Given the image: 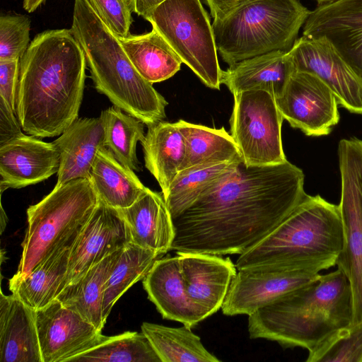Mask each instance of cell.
I'll return each instance as SVG.
<instances>
[{
    "label": "cell",
    "instance_id": "603a6c76",
    "mask_svg": "<svg viewBox=\"0 0 362 362\" xmlns=\"http://www.w3.org/2000/svg\"><path fill=\"white\" fill-rule=\"evenodd\" d=\"M294 71L288 52L277 50L229 66L223 71L222 83L233 95L244 90H262L277 98Z\"/></svg>",
    "mask_w": 362,
    "mask_h": 362
},
{
    "label": "cell",
    "instance_id": "6da1fadb",
    "mask_svg": "<svg viewBox=\"0 0 362 362\" xmlns=\"http://www.w3.org/2000/svg\"><path fill=\"white\" fill-rule=\"evenodd\" d=\"M304 178L302 170L288 160L261 166L235 163L173 218L171 250L219 256L243 253L306 197Z\"/></svg>",
    "mask_w": 362,
    "mask_h": 362
},
{
    "label": "cell",
    "instance_id": "60d3db41",
    "mask_svg": "<svg viewBox=\"0 0 362 362\" xmlns=\"http://www.w3.org/2000/svg\"><path fill=\"white\" fill-rule=\"evenodd\" d=\"M165 0H130L133 12L144 19L160 4Z\"/></svg>",
    "mask_w": 362,
    "mask_h": 362
},
{
    "label": "cell",
    "instance_id": "8992f818",
    "mask_svg": "<svg viewBox=\"0 0 362 362\" xmlns=\"http://www.w3.org/2000/svg\"><path fill=\"white\" fill-rule=\"evenodd\" d=\"M310 11L300 0H249L213 21L218 53L230 66L273 51L289 52Z\"/></svg>",
    "mask_w": 362,
    "mask_h": 362
},
{
    "label": "cell",
    "instance_id": "cb8c5ba5",
    "mask_svg": "<svg viewBox=\"0 0 362 362\" xmlns=\"http://www.w3.org/2000/svg\"><path fill=\"white\" fill-rule=\"evenodd\" d=\"M141 144L145 167L157 180L164 196L181 170L186 153L185 139L176 122L160 121L148 126Z\"/></svg>",
    "mask_w": 362,
    "mask_h": 362
},
{
    "label": "cell",
    "instance_id": "9c48e42d",
    "mask_svg": "<svg viewBox=\"0 0 362 362\" xmlns=\"http://www.w3.org/2000/svg\"><path fill=\"white\" fill-rule=\"evenodd\" d=\"M338 157L343 247L336 265L351 286L354 324L362 320V140H340Z\"/></svg>",
    "mask_w": 362,
    "mask_h": 362
},
{
    "label": "cell",
    "instance_id": "ab89813d",
    "mask_svg": "<svg viewBox=\"0 0 362 362\" xmlns=\"http://www.w3.org/2000/svg\"><path fill=\"white\" fill-rule=\"evenodd\" d=\"M214 20L221 18L249 0H204Z\"/></svg>",
    "mask_w": 362,
    "mask_h": 362
},
{
    "label": "cell",
    "instance_id": "8fae6325",
    "mask_svg": "<svg viewBox=\"0 0 362 362\" xmlns=\"http://www.w3.org/2000/svg\"><path fill=\"white\" fill-rule=\"evenodd\" d=\"M276 101L284 119L307 136L328 135L340 119L334 93L311 73L294 71Z\"/></svg>",
    "mask_w": 362,
    "mask_h": 362
},
{
    "label": "cell",
    "instance_id": "9a60e30c",
    "mask_svg": "<svg viewBox=\"0 0 362 362\" xmlns=\"http://www.w3.org/2000/svg\"><path fill=\"white\" fill-rule=\"evenodd\" d=\"M319 273L270 269L238 270L221 307L228 316L247 315L305 285Z\"/></svg>",
    "mask_w": 362,
    "mask_h": 362
},
{
    "label": "cell",
    "instance_id": "d590c367",
    "mask_svg": "<svg viewBox=\"0 0 362 362\" xmlns=\"http://www.w3.org/2000/svg\"><path fill=\"white\" fill-rule=\"evenodd\" d=\"M30 30L26 15L0 16V61L21 59L30 45Z\"/></svg>",
    "mask_w": 362,
    "mask_h": 362
},
{
    "label": "cell",
    "instance_id": "836d02e7",
    "mask_svg": "<svg viewBox=\"0 0 362 362\" xmlns=\"http://www.w3.org/2000/svg\"><path fill=\"white\" fill-rule=\"evenodd\" d=\"M235 163L199 165L180 171L163 196L172 218L190 206L212 182Z\"/></svg>",
    "mask_w": 362,
    "mask_h": 362
},
{
    "label": "cell",
    "instance_id": "b9f144b4",
    "mask_svg": "<svg viewBox=\"0 0 362 362\" xmlns=\"http://www.w3.org/2000/svg\"><path fill=\"white\" fill-rule=\"evenodd\" d=\"M46 0H23V7L28 13H33Z\"/></svg>",
    "mask_w": 362,
    "mask_h": 362
},
{
    "label": "cell",
    "instance_id": "5bb4252c",
    "mask_svg": "<svg viewBox=\"0 0 362 362\" xmlns=\"http://www.w3.org/2000/svg\"><path fill=\"white\" fill-rule=\"evenodd\" d=\"M303 35L325 38L362 81V0H335L310 11Z\"/></svg>",
    "mask_w": 362,
    "mask_h": 362
},
{
    "label": "cell",
    "instance_id": "e575fe53",
    "mask_svg": "<svg viewBox=\"0 0 362 362\" xmlns=\"http://www.w3.org/2000/svg\"><path fill=\"white\" fill-rule=\"evenodd\" d=\"M307 362H362V320L337 331L308 352Z\"/></svg>",
    "mask_w": 362,
    "mask_h": 362
},
{
    "label": "cell",
    "instance_id": "7bdbcfd3",
    "mask_svg": "<svg viewBox=\"0 0 362 362\" xmlns=\"http://www.w3.org/2000/svg\"><path fill=\"white\" fill-rule=\"evenodd\" d=\"M6 226V214L4 212L3 208L1 207V233L4 231V228Z\"/></svg>",
    "mask_w": 362,
    "mask_h": 362
},
{
    "label": "cell",
    "instance_id": "1f68e13d",
    "mask_svg": "<svg viewBox=\"0 0 362 362\" xmlns=\"http://www.w3.org/2000/svg\"><path fill=\"white\" fill-rule=\"evenodd\" d=\"M100 117L104 126L105 146L122 165L139 171L136 146L145 138V124L115 105L102 111Z\"/></svg>",
    "mask_w": 362,
    "mask_h": 362
},
{
    "label": "cell",
    "instance_id": "d6986e66",
    "mask_svg": "<svg viewBox=\"0 0 362 362\" xmlns=\"http://www.w3.org/2000/svg\"><path fill=\"white\" fill-rule=\"evenodd\" d=\"M143 286L163 319L189 328L202 321L188 297L178 255L158 259L143 279Z\"/></svg>",
    "mask_w": 362,
    "mask_h": 362
},
{
    "label": "cell",
    "instance_id": "d4e9b609",
    "mask_svg": "<svg viewBox=\"0 0 362 362\" xmlns=\"http://www.w3.org/2000/svg\"><path fill=\"white\" fill-rule=\"evenodd\" d=\"M71 247L57 250L25 276L13 275L8 281L11 293L35 310L57 299L66 286Z\"/></svg>",
    "mask_w": 362,
    "mask_h": 362
},
{
    "label": "cell",
    "instance_id": "4fadbf2b",
    "mask_svg": "<svg viewBox=\"0 0 362 362\" xmlns=\"http://www.w3.org/2000/svg\"><path fill=\"white\" fill-rule=\"evenodd\" d=\"M42 362H69L98 344L102 331L55 299L35 310Z\"/></svg>",
    "mask_w": 362,
    "mask_h": 362
},
{
    "label": "cell",
    "instance_id": "4316f807",
    "mask_svg": "<svg viewBox=\"0 0 362 362\" xmlns=\"http://www.w3.org/2000/svg\"><path fill=\"white\" fill-rule=\"evenodd\" d=\"M123 248L108 255L78 280L68 284L57 298L100 331L106 322L103 315L105 284Z\"/></svg>",
    "mask_w": 362,
    "mask_h": 362
},
{
    "label": "cell",
    "instance_id": "44dd1931",
    "mask_svg": "<svg viewBox=\"0 0 362 362\" xmlns=\"http://www.w3.org/2000/svg\"><path fill=\"white\" fill-rule=\"evenodd\" d=\"M119 210L133 243L160 255L171 250L175 231L162 192L148 188L132 205Z\"/></svg>",
    "mask_w": 362,
    "mask_h": 362
},
{
    "label": "cell",
    "instance_id": "f546056e",
    "mask_svg": "<svg viewBox=\"0 0 362 362\" xmlns=\"http://www.w3.org/2000/svg\"><path fill=\"white\" fill-rule=\"evenodd\" d=\"M141 332L146 336L161 362H219L204 346L199 336L185 325L170 327L144 322Z\"/></svg>",
    "mask_w": 362,
    "mask_h": 362
},
{
    "label": "cell",
    "instance_id": "3957f363",
    "mask_svg": "<svg viewBox=\"0 0 362 362\" xmlns=\"http://www.w3.org/2000/svg\"><path fill=\"white\" fill-rule=\"evenodd\" d=\"M353 319L352 293L339 269L279 297L248 315L250 339H264L308 352Z\"/></svg>",
    "mask_w": 362,
    "mask_h": 362
},
{
    "label": "cell",
    "instance_id": "52a82bcc",
    "mask_svg": "<svg viewBox=\"0 0 362 362\" xmlns=\"http://www.w3.org/2000/svg\"><path fill=\"white\" fill-rule=\"evenodd\" d=\"M99 203L90 179L56 185L27 209L28 227L16 276L29 274L54 252L71 246Z\"/></svg>",
    "mask_w": 362,
    "mask_h": 362
},
{
    "label": "cell",
    "instance_id": "5b68a950",
    "mask_svg": "<svg viewBox=\"0 0 362 362\" xmlns=\"http://www.w3.org/2000/svg\"><path fill=\"white\" fill-rule=\"evenodd\" d=\"M71 30L99 93L147 127L165 118L166 100L140 75L119 38L85 0L74 1Z\"/></svg>",
    "mask_w": 362,
    "mask_h": 362
},
{
    "label": "cell",
    "instance_id": "4dcf8cb0",
    "mask_svg": "<svg viewBox=\"0 0 362 362\" xmlns=\"http://www.w3.org/2000/svg\"><path fill=\"white\" fill-rule=\"evenodd\" d=\"M161 256L132 242L123 248L105 284L103 315L105 321L115 303L131 286L145 277Z\"/></svg>",
    "mask_w": 362,
    "mask_h": 362
},
{
    "label": "cell",
    "instance_id": "e0dca14e",
    "mask_svg": "<svg viewBox=\"0 0 362 362\" xmlns=\"http://www.w3.org/2000/svg\"><path fill=\"white\" fill-rule=\"evenodd\" d=\"M188 297L202 320L221 308L237 268L229 257L177 252Z\"/></svg>",
    "mask_w": 362,
    "mask_h": 362
},
{
    "label": "cell",
    "instance_id": "d6a6232c",
    "mask_svg": "<svg viewBox=\"0 0 362 362\" xmlns=\"http://www.w3.org/2000/svg\"><path fill=\"white\" fill-rule=\"evenodd\" d=\"M161 362L150 341L141 332L103 335L100 342L69 362Z\"/></svg>",
    "mask_w": 362,
    "mask_h": 362
},
{
    "label": "cell",
    "instance_id": "7402d4cb",
    "mask_svg": "<svg viewBox=\"0 0 362 362\" xmlns=\"http://www.w3.org/2000/svg\"><path fill=\"white\" fill-rule=\"evenodd\" d=\"M0 361L42 362L35 310L1 292Z\"/></svg>",
    "mask_w": 362,
    "mask_h": 362
},
{
    "label": "cell",
    "instance_id": "f35d334b",
    "mask_svg": "<svg viewBox=\"0 0 362 362\" xmlns=\"http://www.w3.org/2000/svg\"><path fill=\"white\" fill-rule=\"evenodd\" d=\"M16 116L8 104L0 97V146L24 134Z\"/></svg>",
    "mask_w": 362,
    "mask_h": 362
},
{
    "label": "cell",
    "instance_id": "484cf974",
    "mask_svg": "<svg viewBox=\"0 0 362 362\" xmlns=\"http://www.w3.org/2000/svg\"><path fill=\"white\" fill-rule=\"evenodd\" d=\"M90 180L99 200L117 209L130 206L148 189L106 147L96 155Z\"/></svg>",
    "mask_w": 362,
    "mask_h": 362
},
{
    "label": "cell",
    "instance_id": "7c38bea8",
    "mask_svg": "<svg viewBox=\"0 0 362 362\" xmlns=\"http://www.w3.org/2000/svg\"><path fill=\"white\" fill-rule=\"evenodd\" d=\"M288 52L295 71L316 75L331 88L339 105L362 115V81L329 41L302 35Z\"/></svg>",
    "mask_w": 362,
    "mask_h": 362
},
{
    "label": "cell",
    "instance_id": "30bf717a",
    "mask_svg": "<svg viewBox=\"0 0 362 362\" xmlns=\"http://www.w3.org/2000/svg\"><path fill=\"white\" fill-rule=\"evenodd\" d=\"M230 134L248 165H269L287 160L281 140L284 119L275 97L262 90L233 95Z\"/></svg>",
    "mask_w": 362,
    "mask_h": 362
},
{
    "label": "cell",
    "instance_id": "83f0119b",
    "mask_svg": "<svg viewBox=\"0 0 362 362\" xmlns=\"http://www.w3.org/2000/svg\"><path fill=\"white\" fill-rule=\"evenodd\" d=\"M119 40L137 71L152 84L171 78L180 69L181 59L154 28Z\"/></svg>",
    "mask_w": 362,
    "mask_h": 362
},
{
    "label": "cell",
    "instance_id": "74e56055",
    "mask_svg": "<svg viewBox=\"0 0 362 362\" xmlns=\"http://www.w3.org/2000/svg\"><path fill=\"white\" fill-rule=\"evenodd\" d=\"M20 59L0 61V97L16 114Z\"/></svg>",
    "mask_w": 362,
    "mask_h": 362
},
{
    "label": "cell",
    "instance_id": "ee69618b",
    "mask_svg": "<svg viewBox=\"0 0 362 362\" xmlns=\"http://www.w3.org/2000/svg\"><path fill=\"white\" fill-rule=\"evenodd\" d=\"M315 1H317V5H321V4H327V3L334 1L335 0H315Z\"/></svg>",
    "mask_w": 362,
    "mask_h": 362
},
{
    "label": "cell",
    "instance_id": "7a4b0ae2",
    "mask_svg": "<svg viewBox=\"0 0 362 362\" xmlns=\"http://www.w3.org/2000/svg\"><path fill=\"white\" fill-rule=\"evenodd\" d=\"M86 66L71 28L35 37L20 59L16 116L25 132L59 136L78 118Z\"/></svg>",
    "mask_w": 362,
    "mask_h": 362
},
{
    "label": "cell",
    "instance_id": "2e32d148",
    "mask_svg": "<svg viewBox=\"0 0 362 362\" xmlns=\"http://www.w3.org/2000/svg\"><path fill=\"white\" fill-rule=\"evenodd\" d=\"M131 242L129 228L119 210L99 200L91 217L71 248L66 286Z\"/></svg>",
    "mask_w": 362,
    "mask_h": 362
},
{
    "label": "cell",
    "instance_id": "ac0fdd59",
    "mask_svg": "<svg viewBox=\"0 0 362 362\" xmlns=\"http://www.w3.org/2000/svg\"><path fill=\"white\" fill-rule=\"evenodd\" d=\"M59 153L52 143L22 135L0 146L1 192L40 182L59 169Z\"/></svg>",
    "mask_w": 362,
    "mask_h": 362
},
{
    "label": "cell",
    "instance_id": "277c9868",
    "mask_svg": "<svg viewBox=\"0 0 362 362\" xmlns=\"http://www.w3.org/2000/svg\"><path fill=\"white\" fill-rule=\"evenodd\" d=\"M343 247L339 205L306 197L270 233L239 257L238 270L270 269L319 273L336 265Z\"/></svg>",
    "mask_w": 362,
    "mask_h": 362
},
{
    "label": "cell",
    "instance_id": "ffe728a7",
    "mask_svg": "<svg viewBox=\"0 0 362 362\" xmlns=\"http://www.w3.org/2000/svg\"><path fill=\"white\" fill-rule=\"evenodd\" d=\"M53 144L60 158L56 185L77 178L90 179L96 155L105 147L101 117L77 118Z\"/></svg>",
    "mask_w": 362,
    "mask_h": 362
},
{
    "label": "cell",
    "instance_id": "8d00e7d4",
    "mask_svg": "<svg viewBox=\"0 0 362 362\" xmlns=\"http://www.w3.org/2000/svg\"><path fill=\"white\" fill-rule=\"evenodd\" d=\"M118 38L130 35L133 12L130 0H85Z\"/></svg>",
    "mask_w": 362,
    "mask_h": 362
},
{
    "label": "cell",
    "instance_id": "ba28073f",
    "mask_svg": "<svg viewBox=\"0 0 362 362\" xmlns=\"http://www.w3.org/2000/svg\"><path fill=\"white\" fill-rule=\"evenodd\" d=\"M146 20L206 86L220 89L223 70L212 24L200 0H165Z\"/></svg>",
    "mask_w": 362,
    "mask_h": 362
},
{
    "label": "cell",
    "instance_id": "f1b7e54d",
    "mask_svg": "<svg viewBox=\"0 0 362 362\" xmlns=\"http://www.w3.org/2000/svg\"><path fill=\"white\" fill-rule=\"evenodd\" d=\"M176 124L186 146L181 170L199 165L243 160L239 147L224 127L214 129L183 119Z\"/></svg>",
    "mask_w": 362,
    "mask_h": 362
}]
</instances>
